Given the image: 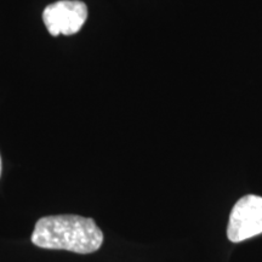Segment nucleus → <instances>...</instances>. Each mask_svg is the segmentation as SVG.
I'll return each instance as SVG.
<instances>
[{"mask_svg": "<svg viewBox=\"0 0 262 262\" xmlns=\"http://www.w3.org/2000/svg\"><path fill=\"white\" fill-rule=\"evenodd\" d=\"M32 243L42 249L93 254L103 243V233L93 219L79 215H52L38 220Z\"/></svg>", "mask_w": 262, "mask_h": 262, "instance_id": "f257e3e1", "label": "nucleus"}, {"mask_svg": "<svg viewBox=\"0 0 262 262\" xmlns=\"http://www.w3.org/2000/svg\"><path fill=\"white\" fill-rule=\"evenodd\" d=\"M262 233V196L249 194L235 203L229 215L227 238L241 243Z\"/></svg>", "mask_w": 262, "mask_h": 262, "instance_id": "f03ea898", "label": "nucleus"}, {"mask_svg": "<svg viewBox=\"0 0 262 262\" xmlns=\"http://www.w3.org/2000/svg\"><path fill=\"white\" fill-rule=\"evenodd\" d=\"M86 18L88 8L79 0H60L48 5L42 12V21L52 37L75 34Z\"/></svg>", "mask_w": 262, "mask_h": 262, "instance_id": "7ed1b4c3", "label": "nucleus"}, {"mask_svg": "<svg viewBox=\"0 0 262 262\" xmlns=\"http://www.w3.org/2000/svg\"><path fill=\"white\" fill-rule=\"evenodd\" d=\"M0 175H2V159H0Z\"/></svg>", "mask_w": 262, "mask_h": 262, "instance_id": "20e7f679", "label": "nucleus"}]
</instances>
